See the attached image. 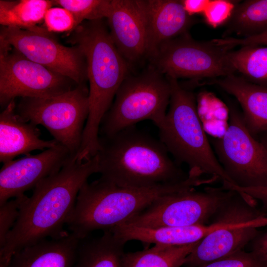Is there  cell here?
<instances>
[{
	"label": "cell",
	"instance_id": "1",
	"mask_svg": "<svg viewBox=\"0 0 267 267\" xmlns=\"http://www.w3.org/2000/svg\"><path fill=\"white\" fill-rule=\"evenodd\" d=\"M98 172L97 155L84 162L71 158L59 172L39 183L23 202L19 217L0 249V257L11 258L16 251L48 237L67 236L69 232L64 227L78 194L90 176Z\"/></svg>",
	"mask_w": 267,
	"mask_h": 267
},
{
	"label": "cell",
	"instance_id": "2",
	"mask_svg": "<svg viewBox=\"0 0 267 267\" xmlns=\"http://www.w3.org/2000/svg\"><path fill=\"white\" fill-rule=\"evenodd\" d=\"M68 39L69 43L80 48L87 62L89 112L77 154L79 160L86 161L99 151L101 123L129 76V63L117 48L102 19L83 22Z\"/></svg>",
	"mask_w": 267,
	"mask_h": 267
},
{
	"label": "cell",
	"instance_id": "3",
	"mask_svg": "<svg viewBox=\"0 0 267 267\" xmlns=\"http://www.w3.org/2000/svg\"><path fill=\"white\" fill-rule=\"evenodd\" d=\"M99 178L134 188L176 183L188 178L164 145L134 126L99 136Z\"/></svg>",
	"mask_w": 267,
	"mask_h": 267
},
{
	"label": "cell",
	"instance_id": "4",
	"mask_svg": "<svg viewBox=\"0 0 267 267\" xmlns=\"http://www.w3.org/2000/svg\"><path fill=\"white\" fill-rule=\"evenodd\" d=\"M202 184L200 178L192 175L178 183L143 188L121 187L99 178L87 182L78 194L67 229L82 240L93 231L109 230L127 222L164 195Z\"/></svg>",
	"mask_w": 267,
	"mask_h": 267
},
{
	"label": "cell",
	"instance_id": "5",
	"mask_svg": "<svg viewBox=\"0 0 267 267\" xmlns=\"http://www.w3.org/2000/svg\"><path fill=\"white\" fill-rule=\"evenodd\" d=\"M167 78L171 96L169 110L157 126L160 140L179 165L187 166L188 173L214 177L222 183H232L204 130L194 94L177 79Z\"/></svg>",
	"mask_w": 267,
	"mask_h": 267
},
{
	"label": "cell",
	"instance_id": "6",
	"mask_svg": "<svg viewBox=\"0 0 267 267\" xmlns=\"http://www.w3.org/2000/svg\"><path fill=\"white\" fill-rule=\"evenodd\" d=\"M256 200L234 191L222 204L213 219L225 222L199 241L186 257L184 267H200L244 250L267 225V214L257 208Z\"/></svg>",
	"mask_w": 267,
	"mask_h": 267
},
{
	"label": "cell",
	"instance_id": "7",
	"mask_svg": "<svg viewBox=\"0 0 267 267\" xmlns=\"http://www.w3.org/2000/svg\"><path fill=\"white\" fill-rule=\"evenodd\" d=\"M171 96L168 78L153 67L137 76L129 75L102 121L99 136L113 135L145 120L157 127L166 116Z\"/></svg>",
	"mask_w": 267,
	"mask_h": 267
},
{
	"label": "cell",
	"instance_id": "8",
	"mask_svg": "<svg viewBox=\"0 0 267 267\" xmlns=\"http://www.w3.org/2000/svg\"><path fill=\"white\" fill-rule=\"evenodd\" d=\"M89 93L82 84L54 96L22 98L16 112L26 122L44 126L74 158L80 149L89 115Z\"/></svg>",
	"mask_w": 267,
	"mask_h": 267
},
{
	"label": "cell",
	"instance_id": "9",
	"mask_svg": "<svg viewBox=\"0 0 267 267\" xmlns=\"http://www.w3.org/2000/svg\"><path fill=\"white\" fill-rule=\"evenodd\" d=\"M227 109L225 131L210 141L220 163L232 184L267 187V149L248 131L236 106L228 102Z\"/></svg>",
	"mask_w": 267,
	"mask_h": 267
},
{
	"label": "cell",
	"instance_id": "10",
	"mask_svg": "<svg viewBox=\"0 0 267 267\" xmlns=\"http://www.w3.org/2000/svg\"><path fill=\"white\" fill-rule=\"evenodd\" d=\"M233 48L213 40L197 41L186 33L161 44L150 57L153 68L167 77H224L236 71L229 59Z\"/></svg>",
	"mask_w": 267,
	"mask_h": 267
},
{
	"label": "cell",
	"instance_id": "11",
	"mask_svg": "<svg viewBox=\"0 0 267 267\" xmlns=\"http://www.w3.org/2000/svg\"><path fill=\"white\" fill-rule=\"evenodd\" d=\"M232 192L222 186L168 194L125 223L147 227L207 225Z\"/></svg>",
	"mask_w": 267,
	"mask_h": 267
},
{
	"label": "cell",
	"instance_id": "12",
	"mask_svg": "<svg viewBox=\"0 0 267 267\" xmlns=\"http://www.w3.org/2000/svg\"><path fill=\"white\" fill-rule=\"evenodd\" d=\"M74 83L72 79L29 60L10 46L0 43L1 106L5 107L17 97L56 96L73 89Z\"/></svg>",
	"mask_w": 267,
	"mask_h": 267
},
{
	"label": "cell",
	"instance_id": "13",
	"mask_svg": "<svg viewBox=\"0 0 267 267\" xmlns=\"http://www.w3.org/2000/svg\"><path fill=\"white\" fill-rule=\"evenodd\" d=\"M46 29L33 31L1 26L0 43L29 60L72 79L77 85L88 80L85 56L77 45L59 43Z\"/></svg>",
	"mask_w": 267,
	"mask_h": 267
},
{
	"label": "cell",
	"instance_id": "14",
	"mask_svg": "<svg viewBox=\"0 0 267 267\" xmlns=\"http://www.w3.org/2000/svg\"><path fill=\"white\" fill-rule=\"evenodd\" d=\"M71 158L67 148L58 143L39 154L3 163L0 171V205L34 188L59 172Z\"/></svg>",
	"mask_w": 267,
	"mask_h": 267
},
{
	"label": "cell",
	"instance_id": "15",
	"mask_svg": "<svg viewBox=\"0 0 267 267\" xmlns=\"http://www.w3.org/2000/svg\"><path fill=\"white\" fill-rule=\"evenodd\" d=\"M106 18L111 38L128 63L148 56L147 27L140 0H111Z\"/></svg>",
	"mask_w": 267,
	"mask_h": 267
},
{
	"label": "cell",
	"instance_id": "16",
	"mask_svg": "<svg viewBox=\"0 0 267 267\" xmlns=\"http://www.w3.org/2000/svg\"><path fill=\"white\" fill-rule=\"evenodd\" d=\"M146 24L150 57L163 44L187 33L195 20L181 0H140Z\"/></svg>",
	"mask_w": 267,
	"mask_h": 267
},
{
	"label": "cell",
	"instance_id": "17",
	"mask_svg": "<svg viewBox=\"0 0 267 267\" xmlns=\"http://www.w3.org/2000/svg\"><path fill=\"white\" fill-rule=\"evenodd\" d=\"M40 135L37 126L23 120L16 113L14 100H12L0 114V162L3 164L20 155L50 148L58 143L55 139H42Z\"/></svg>",
	"mask_w": 267,
	"mask_h": 267
},
{
	"label": "cell",
	"instance_id": "18",
	"mask_svg": "<svg viewBox=\"0 0 267 267\" xmlns=\"http://www.w3.org/2000/svg\"><path fill=\"white\" fill-rule=\"evenodd\" d=\"M218 85L233 96L242 108L246 127L255 138L267 131V86L251 82L234 74L215 79Z\"/></svg>",
	"mask_w": 267,
	"mask_h": 267
},
{
	"label": "cell",
	"instance_id": "19",
	"mask_svg": "<svg viewBox=\"0 0 267 267\" xmlns=\"http://www.w3.org/2000/svg\"><path fill=\"white\" fill-rule=\"evenodd\" d=\"M81 240L71 233L44 240L14 252L8 267H73Z\"/></svg>",
	"mask_w": 267,
	"mask_h": 267
},
{
	"label": "cell",
	"instance_id": "20",
	"mask_svg": "<svg viewBox=\"0 0 267 267\" xmlns=\"http://www.w3.org/2000/svg\"><path fill=\"white\" fill-rule=\"evenodd\" d=\"M223 224L215 222L189 226L147 227L123 223L110 230L126 243L136 240L145 245L176 246L197 242Z\"/></svg>",
	"mask_w": 267,
	"mask_h": 267
},
{
	"label": "cell",
	"instance_id": "21",
	"mask_svg": "<svg viewBox=\"0 0 267 267\" xmlns=\"http://www.w3.org/2000/svg\"><path fill=\"white\" fill-rule=\"evenodd\" d=\"M126 242L111 230L81 240L73 267H123Z\"/></svg>",
	"mask_w": 267,
	"mask_h": 267
},
{
	"label": "cell",
	"instance_id": "22",
	"mask_svg": "<svg viewBox=\"0 0 267 267\" xmlns=\"http://www.w3.org/2000/svg\"><path fill=\"white\" fill-rule=\"evenodd\" d=\"M54 5L53 0H0V23L2 26L41 31L38 25L44 22L46 11Z\"/></svg>",
	"mask_w": 267,
	"mask_h": 267
},
{
	"label": "cell",
	"instance_id": "23",
	"mask_svg": "<svg viewBox=\"0 0 267 267\" xmlns=\"http://www.w3.org/2000/svg\"><path fill=\"white\" fill-rule=\"evenodd\" d=\"M198 242L176 246L154 245L141 251L125 253L123 267H180Z\"/></svg>",
	"mask_w": 267,
	"mask_h": 267
},
{
	"label": "cell",
	"instance_id": "24",
	"mask_svg": "<svg viewBox=\"0 0 267 267\" xmlns=\"http://www.w3.org/2000/svg\"><path fill=\"white\" fill-rule=\"evenodd\" d=\"M267 30V0H247L238 3L228 22L226 32L243 38Z\"/></svg>",
	"mask_w": 267,
	"mask_h": 267
},
{
	"label": "cell",
	"instance_id": "25",
	"mask_svg": "<svg viewBox=\"0 0 267 267\" xmlns=\"http://www.w3.org/2000/svg\"><path fill=\"white\" fill-rule=\"evenodd\" d=\"M229 59L236 71L253 83L267 86V46L245 45L230 50Z\"/></svg>",
	"mask_w": 267,
	"mask_h": 267
},
{
	"label": "cell",
	"instance_id": "26",
	"mask_svg": "<svg viewBox=\"0 0 267 267\" xmlns=\"http://www.w3.org/2000/svg\"><path fill=\"white\" fill-rule=\"evenodd\" d=\"M54 5L68 10L73 16L76 27L85 20L93 21L107 18L111 0H55Z\"/></svg>",
	"mask_w": 267,
	"mask_h": 267
},
{
	"label": "cell",
	"instance_id": "27",
	"mask_svg": "<svg viewBox=\"0 0 267 267\" xmlns=\"http://www.w3.org/2000/svg\"><path fill=\"white\" fill-rule=\"evenodd\" d=\"M200 267H267V259L255 251L243 250Z\"/></svg>",
	"mask_w": 267,
	"mask_h": 267
},
{
	"label": "cell",
	"instance_id": "28",
	"mask_svg": "<svg viewBox=\"0 0 267 267\" xmlns=\"http://www.w3.org/2000/svg\"><path fill=\"white\" fill-rule=\"evenodd\" d=\"M27 197L24 194L0 205V249L4 246L8 233L16 223L20 207Z\"/></svg>",
	"mask_w": 267,
	"mask_h": 267
},
{
	"label": "cell",
	"instance_id": "29",
	"mask_svg": "<svg viewBox=\"0 0 267 267\" xmlns=\"http://www.w3.org/2000/svg\"><path fill=\"white\" fill-rule=\"evenodd\" d=\"M237 1L229 0H210L202 14L205 22L213 28H217L228 22Z\"/></svg>",
	"mask_w": 267,
	"mask_h": 267
},
{
	"label": "cell",
	"instance_id": "30",
	"mask_svg": "<svg viewBox=\"0 0 267 267\" xmlns=\"http://www.w3.org/2000/svg\"><path fill=\"white\" fill-rule=\"evenodd\" d=\"M44 22L45 28L49 32L72 31L76 28L72 14L67 9L60 6L52 7L48 9Z\"/></svg>",
	"mask_w": 267,
	"mask_h": 267
},
{
	"label": "cell",
	"instance_id": "31",
	"mask_svg": "<svg viewBox=\"0 0 267 267\" xmlns=\"http://www.w3.org/2000/svg\"><path fill=\"white\" fill-rule=\"evenodd\" d=\"M215 42L220 45L228 46L233 48L240 45H260L267 46V30L253 36L246 38H224L215 39Z\"/></svg>",
	"mask_w": 267,
	"mask_h": 267
},
{
	"label": "cell",
	"instance_id": "32",
	"mask_svg": "<svg viewBox=\"0 0 267 267\" xmlns=\"http://www.w3.org/2000/svg\"><path fill=\"white\" fill-rule=\"evenodd\" d=\"M226 188L243 193L256 201H260L264 210L267 211V187H240L231 183L226 185Z\"/></svg>",
	"mask_w": 267,
	"mask_h": 267
},
{
	"label": "cell",
	"instance_id": "33",
	"mask_svg": "<svg viewBox=\"0 0 267 267\" xmlns=\"http://www.w3.org/2000/svg\"><path fill=\"white\" fill-rule=\"evenodd\" d=\"M210 0H182L183 8L190 16L198 14H203Z\"/></svg>",
	"mask_w": 267,
	"mask_h": 267
},
{
	"label": "cell",
	"instance_id": "34",
	"mask_svg": "<svg viewBox=\"0 0 267 267\" xmlns=\"http://www.w3.org/2000/svg\"><path fill=\"white\" fill-rule=\"evenodd\" d=\"M250 244L251 251L259 253L267 259V231L259 234Z\"/></svg>",
	"mask_w": 267,
	"mask_h": 267
},
{
	"label": "cell",
	"instance_id": "35",
	"mask_svg": "<svg viewBox=\"0 0 267 267\" xmlns=\"http://www.w3.org/2000/svg\"><path fill=\"white\" fill-rule=\"evenodd\" d=\"M257 137L258 140L260 141L267 149V131L260 134Z\"/></svg>",
	"mask_w": 267,
	"mask_h": 267
},
{
	"label": "cell",
	"instance_id": "36",
	"mask_svg": "<svg viewBox=\"0 0 267 267\" xmlns=\"http://www.w3.org/2000/svg\"><path fill=\"white\" fill-rule=\"evenodd\" d=\"M11 259L0 257V267H8Z\"/></svg>",
	"mask_w": 267,
	"mask_h": 267
}]
</instances>
